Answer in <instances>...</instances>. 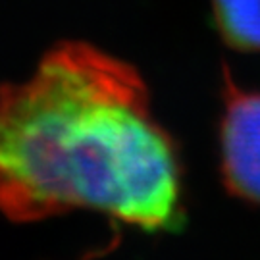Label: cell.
<instances>
[{"label":"cell","mask_w":260,"mask_h":260,"mask_svg":"<svg viewBox=\"0 0 260 260\" xmlns=\"http://www.w3.org/2000/svg\"><path fill=\"white\" fill-rule=\"evenodd\" d=\"M94 210L145 232L183 222L179 150L133 66L62 43L0 87V212L29 223Z\"/></svg>","instance_id":"cell-1"},{"label":"cell","mask_w":260,"mask_h":260,"mask_svg":"<svg viewBox=\"0 0 260 260\" xmlns=\"http://www.w3.org/2000/svg\"><path fill=\"white\" fill-rule=\"evenodd\" d=\"M220 127L222 177L228 191L260 206V93L243 91L223 77Z\"/></svg>","instance_id":"cell-2"},{"label":"cell","mask_w":260,"mask_h":260,"mask_svg":"<svg viewBox=\"0 0 260 260\" xmlns=\"http://www.w3.org/2000/svg\"><path fill=\"white\" fill-rule=\"evenodd\" d=\"M222 39L243 52L260 50V0H212Z\"/></svg>","instance_id":"cell-3"}]
</instances>
